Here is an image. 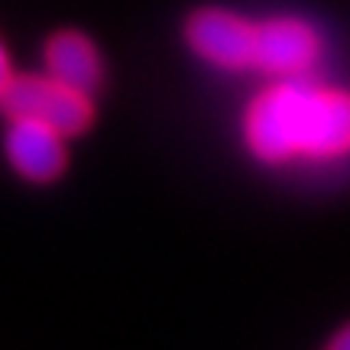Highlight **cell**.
<instances>
[{"label": "cell", "instance_id": "6da1fadb", "mask_svg": "<svg viewBox=\"0 0 350 350\" xmlns=\"http://www.w3.org/2000/svg\"><path fill=\"white\" fill-rule=\"evenodd\" d=\"M243 130L262 163L338 159L350 152V94L286 78L253 100Z\"/></svg>", "mask_w": 350, "mask_h": 350}, {"label": "cell", "instance_id": "7a4b0ae2", "mask_svg": "<svg viewBox=\"0 0 350 350\" xmlns=\"http://www.w3.org/2000/svg\"><path fill=\"white\" fill-rule=\"evenodd\" d=\"M0 111L7 117H29L49 124L62 137H75L91 124V100L75 88L55 81L52 75H20L0 88Z\"/></svg>", "mask_w": 350, "mask_h": 350}, {"label": "cell", "instance_id": "3957f363", "mask_svg": "<svg viewBox=\"0 0 350 350\" xmlns=\"http://www.w3.org/2000/svg\"><path fill=\"white\" fill-rule=\"evenodd\" d=\"M321 55V39L305 20L279 16L256 26L253 36V68L279 78L305 75Z\"/></svg>", "mask_w": 350, "mask_h": 350}, {"label": "cell", "instance_id": "277c9868", "mask_svg": "<svg viewBox=\"0 0 350 350\" xmlns=\"http://www.w3.org/2000/svg\"><path fill=\"white\" fill-rule=\"evenodd\" d=\"M253 36L256 26L230 10H198L185 26L188 46L198 52L204 62L217 68H253Z\"/></svg>", "mask_w": 350, "mask_h": 350}, {"label": "cell", "instance_id": "5b68a950", "mask_svg": "<svg viewBox=\"0 0 350 350\" xmlns=\"http://www.w3.org/2000/svg\"><path fill=\"white\" fill-rule=\"evenodd\" d=\"M62 133L49 124H39L29 117H13L7 130V156L13 169L29 182H52L65 169Z\"/></svg>", "mask_w": 350, "mask_h": 350}, {"label": "cell", "instance_id": "8992f818", "mask_svg": "<svg viewBox=\"0 0 350 350\" xmlns=\"http://www.w3.org/2000/svg\"><path fill=\"white\" fill-rule=\"evenodd\" d=\"M46 68L55 81L75 88L81 94H94L100 88V55L91 39L81 33H59L46 46Z\"/></svg>", "mask_w": 350, "mask_h": 350}, {"label": "cell", "instance_id": "52a82bcc", "mask_svg": "<svg viewBox=\"0 0 350 350\" xmlns=\"http://www.w3.org/2000/svg\"><path fill=\"white\" fill-rule=\"evenodd\" d=\"M10 81V59H7V52H3V46H0V88Z\"/></svg>", "mask_w": 350, "mask_h": 350}, {"label": "cell", "instance_id": "ba28073f", "mask_svg": "<svg viewBox=\"0 0 350 350\" xmlns=\"http://www.w3.org/2000/svg\"><path fill=\"white\" fill-rule=\"evenodd\" d=\"M331 347L334 350H350V325L340 331L338 338H331Z\"/></svg>", "mask_w": 350, "mask_h": 350}]
</instances>
